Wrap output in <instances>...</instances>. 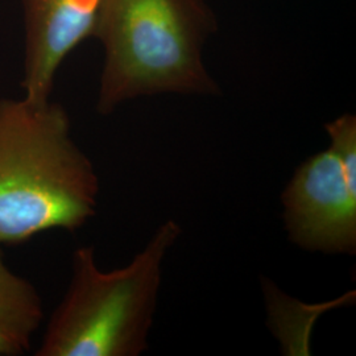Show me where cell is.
I'll list each match as a JSON object with an SVG mask.
<instances>
[{"mask_svg": "<svg viewBox=\"0 0 356 356\" xmlns=\"http://www.w3.org/2000/svg\"><path fill=\"white\" fill-rule=\"evenodd\" d=\"M216 29L207 0H104L94 36L104 51L98 113L160 94H219L204 63Z\"/></svg>", "mask_w": 356, "mask_h": 356, "instance_id": "7a4b0ae2", "label": "cell"}, {"mask_svg": "<svg viewBox=\"0 0 356 356\" xmlns=\"http://www.w3.org/2000/svg\"><path fill=\"white\" fill-rule=\"evenodd\" d=\"M98 195L95 168L61 104L0 99V245L74 232L97 214Z\"/></svg>", "mask_w": 356, "mask_h": 356, "instance_id": "6da1fadb", "label": "cell"}, {"mask_svg": "<svg viewBox=\"0 0 356 356\" xmlns=\"http://www.w3.org/2000/svg\"><path fill=\"white\" fill-rule=\"evenodd\" d=\"M181 227L169 219L126 267L103 272L92 245L76 248L72 279L36 356H138L148 348L168 251Z\"/></svg>", "mask_w": 356, "mask_h": 356, "instance_id": "3957f363", "label": "cell"}, {"mask_svg": "<svg viewBox=\"0 0 356 356\" xmlns=\"http://www.w3.org/2000/svg\"><path fill=\"white\" fill-rule=\"evenodd\" d=\"M42 319L36 288L8 268L0 245V356L24 355Z\"/></svg>", "mask_w": 356, "mask_h": 356, "instance_id": "8992f818", "label": "cell"}, {"mask_svg": "<svg viewBox=\"0 0 356 356\" xmlns=\"http://www.w3.org/2000/svg\"><path fill=\"white\" fill-rule=\"evenodd\" d=\"M288 238L312 252H356V191L335 152L316 153L297 168L282 193Z\"/></svg>", "mask_w": 356, "mask_h": 356, "instance_id": "277c9868", "label": "cell"}, {"mask_svg": "<svg viewBox=\"0 0 356 356\" xmlns=\"http://www.w3.org/2000/svg\"><path fill=\"white\" fill-rule=\"evenodd\" d=\"M22 4L26 20L24 98L48 102L65 58L95 36L104 0H22Z\"/></svg>", "mask_w": 356, "mask_h": 356, "instance_id": "5b68a950", "label": "cell"}]
</instances>
